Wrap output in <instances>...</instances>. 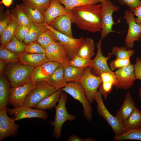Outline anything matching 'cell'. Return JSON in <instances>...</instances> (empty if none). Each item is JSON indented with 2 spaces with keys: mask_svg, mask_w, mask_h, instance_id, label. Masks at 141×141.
Here are the masks:
<instances>
[{
  "mask_svg": "<svg viewBox=\"0 0 141 141\" xmlns=\"http://www.w3.org/2000/svg\"><path fill=\"white\" fill-rule=\"evenodd\" d=\"M61 64L58 62L49 61L34 68L31 74L30 80L33 83L38 82H46Z\"/></svg>",
  "mask_w": 141,
  "mask_h": 141,
  "instance_id": "14",
  "label": "cell"
},
{
  "mask_svg": "<svg viewBox=\"0 0 141 141\" xmlns=\"http://www.w3.org/2000/svg\"><path fill=\"white\" fill-rule=\"evenodd\" d=\"M91 69L90 67L86 68L79 81L84 89L87 99L91 104L93 102L97 88L102 82L100 76H96L91 73Z\"/></svg>",
  "mask_w": 141,
  "mask_h": 141,
  "instance_id": "7",
  "label": "cell"
},
{
  "mask_svg": "<svg viewBox=\"0 0 141 141\" xmlns=\"http://www.w3.org/2000/svg\"><path fill=\"white\" fill-rule=\"evenodd\" d=\"M131 64L130 58L120 59L116 58L110 62V66L112 70L126 67Z\"/></svg>",
  "mask_w": 141,
  "mask_h": 141,
  "instance_id": "41",
  "label": "cell"
},
{
  "mask_svg": "<svg viewBox=\"0 0 141 141\" xmlns=\"http://www.w3.org/2000/svg\"><path fill=\"white\" fill-rule=\"evenodd\" d=\"M113 139L116 141L124 140H141V126L127 130L117 136H115Z\"/></svg>",
  "mask_w": 141,
  "mask_h": 141,
  "instance_id": "31",
  "label": "cell"
},
{
  "mask_svg": "<svg viewBox=\"0 0 141 141\" xmlns=\"http://www.w3.org/2000/svg\"><path fill=\"white\" fill-rule=\"evenodd\" d=\"M114 73L116 81L114 86L117 89L125 90L129 89L132 86L136 79L134 66L132 64L118 69Z\"/></svg>",
  "mask_w": 141,
  "mask_h": 141,
  "instance_id": "13",
  "label": "cell"
},
{
  "mask_svg": "<svg viewBox=\"0 0 141 141\" xmlns=\"http://www.w3.org/2000/svg\"><path fill=\"white\" fill-rule=\"evenodd\" d=\"M32 108L24 105L13 108H6L7 113L15 121L27 118H38L44 120L48 118L47 112L44 110Z\"/></svg>",
  "mask_w": 141,
  "mask_h": 141,
  "instance_id": "10",
  "label": "cell"
},
{
  "mask_svg": "<svg viewBox=\"0 0 141 141\" xmlns=\"http://www.w3.org/2000/svg\"><path fill=\"white\" fill-rule=\"evenodd\" d=\"M139 95L140 98L141 99V87H140L139 88Z\"/></svg>",
  "mask_w": 141,
  "mask_h": 141,
  "instance_id": "54",
  "label": "cell"
},
{
  "mask_svg": "<svg viewBox=\"0 0 141 141\" xmlns=\"http://www.w3.org/2000/svg\"><path fill=\"white\" fill-rule=\"evenodd\" d=\"M67 99L66 94L62 91L58 104L55 107V120L49 122L51 126L54 127L52 134L54 137L57 139L60 138L61 137V130L64 123L67 121L74 120L76 118V116L70 114L67 110L66 103Z\"/></svg>",
  "mask_w": 141,
  "mask_h": 141,
  "instance_id": "3",
  "label": "cell"
},
{
  "mask_svg": "<svg viewBox=\"0 0 141 141\" xmlns=\"http://www.w3.org/2000/svg\"><path fill=\"white\" fill-rule=\"evenodd\" d=\"M26 45L14 36L9 42L3 45L7 49L19 54L25 51Z\"/></svg>",
  "mask_w": 141,
  "mask_h": 141,
  "instance_id": "35",
  "label": "cell"
},
{
  "mask_svg": "<svg viewBox=\"0 0 141 141\" xmlns=\"http://www.w3.org/2000/svg\"><path fill=\"white\" fill-rule=\"evenodd\" d=\"M12 10L14 13L19 25L30 27L31 26L32 22L19 5L13 8Z\"/></svg>",
  "mask_w": 141,
  "mask_h": 141,
  "instance_id": "37",
  "label": "cell"
},
{
  "mask_svg": "<svg viewBox=\"0 0 141 141\" xmlns=\"http://www.w3.org/2000/svg\"><path fill=\"white\" fill-rule=\"evenodd\" d=\"M136 107L131 93L128 91L126 93L124 102L115 116L122 124L130 116Z\"/></svg>",
  "mask_w": 141,
  "mask_h": 141,
  "instance_id": "21",
  "label": "cell"
},
{
  "mask_svg": "<svg viewBox=\"0 0 141 141\" xmlns=\"http://www.w3.org/2000/svg\"><path fill=\"white\" fill-rule=\"evenodd\" d=\"M47 28L55 34L58 40V43L62 45L68 53L70 60L77 54L84 40L83 37L74 38L59 32L49 25L46 24Z\"/></svg>",
  "mask_w": 141,
  "mask_h": 141,
  "instance_id": "8",
  "label": "cell"
},
{
  "mask_svg": "<svg viewBox=\"0 0 141 141\" xmlns=\"http://www.w3.org/2000/svg\"><path fill=\"white\" fill-rule=\"evenodd\" d=\"M7 108L0 111V141L5 138L18 135L19 125L13 118H10L7 111Z\"/></svg>",
  "mask_w": 141,
  "mask_h": 141,
  "instance_id": "12",
  "label": "cell"
},
{
  "mask_svg": "<svg viewBox=\"0 0 141 141\" xmlns=\"http://www.w3.org/2000/svg\"><path fill=\"white\" fill-rule=\"evenodd\" d=\"M68 64L80 68H86L88 67L92 68L93 66L92 60L90 59L83 58L76 55L69 61Z\"/></svg>",
  "mask_w": 141,
  "mask_h": 141,
  "instance_id": "39",
  "label": "cell"
},
{
  "mask_svg": "<svg viewBox=\"0 0 141 141\" xmlns=\"http://www.w3.org/2000/svg\"><path fill=\"white\" fill-rule=\"evenodd\" d=\"M101 10L102 25L101 38H104L110 33L116 32L112 29L113 25L115 24L112 17L113 13L118 11L120 7L113 4L110 0H107L102 4Z\"/></svg>",
  "mask_w": 141,
  "mask_h": 141,
  "instance_id": "9",
  "label": "cell"
},
{
  "mask_svg": "<svg viewBox=\"0 0 141 141\" xmlns=\"http://www.w3.org/2000/svg\"><path fill=\"white\" fill-rule=\"evenodd\" d=\"M123 18L128 26L127 33L125 39V46L129 48H133L136 41L140 40L141 35V24L137 23L133 12L127 10L125 11Z\"/></svg>",
  "mask_w": 141,
  "mask_h": 141,
  "instance_id": "11",
  "label": "cell"
},
{
  "mask_svg": "<svg viewBox=\"0 0 141 141\" xmlns=\"http://www.w3.org/2000/svg\"><path fill=\"white\" fill-rule=\"evenodd\" d=\"M118 1L120 5L128 6L130 11L132 12L141 5V0H118Z\"/></svg>",
  "mask_w": 141,
  "mask_h": 141,
  "instance_id": "44",
  "label": "cell"
},
{
  "mask_svg": "<svg viewBox=\"0 0 141 141\" xmlns=\"http://www.w3.org/2000/svg\"><path fill=\"white\" fill-rule=\"evenodd\" d=\"M61 91V89L57 90L40 101L34 108L43 110L52 109L56 105L57 103L59 102Z\"/></svg>",
  "mask_w": 141,
  "mask_h": 141,
  "instance_id": "25",
  "label": "cell"
},
{
  "mask_svg": "<svg viewBox=\"0 0 141 141\" xmlns=\"http://www.w3.org/2000/svg\"><path fill=\"white\" fill-rule=\"evenodd\" d=\"M10 20L8 26L0 35V44L4 45L9 42L13 37L19 24L15 15L11 10Z\"/></svg>",
  "mask_w": 141,
  "mask_h": 141,
  "instance_id": "22",
  "label": "cell"
},
{
  "mask_svg": "<svg viewBox=\"0 0 141 141\" xmlns=\"http://www.w3.org/2000/svg\"><path fill=\"white\" fill-rule=\"evenodd\" d=\"M102 39L101 38L97 44V53L94 58L92 60L93 66L91 69L98 76H100L102 73L105 72H109L115 75L114 72L110 69L107 63V60L111 58L113 54L112 53L109 52L107 57L103 56L101 48Z\"/></svg>",
  "mask_w": 141,
  "mask_h": 141,
  "instance_id": "17",
  "label": "cell"
},
{
  "mask_svg": "<svg viewBox=\"0 0 141 141\" xmlns=\"http://www.w3.org/2000/svg\"><path fill=\"white\" fill-rule=\"evenodd\" d=\"M45 49V54L49 61L59 62L63 67L68 64L70 60L69 54L58 42H53Z\"/></svg>",
  "mask_w": 141,
  "mask_h": 141,
  "instance_id": "15",
  "label": "cell"
},
{
  "mask_svg": "<svg viewBox=\"0 0 141 141\" xmlns=\"http://www.w3.org/2000/svg\"><path fill=\"white\" fill-rule=\"evenodd\" d=\"M30 27L19 25L14 36L20 41L24 42L29 33Z\"/></svg>",
  "mask_w": 141,
  "mask_h": 141,
  "instance_id": "43",
  "label": "cell"
},
{
  "mask_svg": "<svg viewBox=\"0 0 141 141\" xmlns=\"http://www.w3.org/2000/svg\"><path fill=\"white\" fill-rule=\"evenodd\" d=\"M67 10L70 11L73 8L83 6L97 4V0H58Z\"/></svg>",
  "mask_w": 141,
  "mask_h": 141,
  "instance_id": "32",
  "label": "cell"
},
{
  "mask_svg": "<svg viewBox=\"0 0 141 141\" xmlns=\"http://www.w3.org/2000/svg\"><path fill=\"white\" fill-rule=\"evenodd\" d=\"M140 87H141V85Z\"/></svg>",
  "mask_w": 141,
  "mask_h": 141,
  "instance_id": "58",
  "label": "cell"
},
{
  "mask_svg": "<svg viewBox=\"0 0 141 141\" xmlns=\"http://www.w3.org/2000/svg\"><path fill=\"white\" fill-rule=\"evenodd\" d=\"M34 68L18 62L8 64L3 74L8 77L11 87H15L23 85L29 81Z\"/></svg>",
  "mask_w": 141,
  "mask_h": 141,
  "instance_id": "2",
  "label": "cell"
},
{
  "mask_svg": "<svg viewBox=\"0 0 141 141\" xmlns=\"http://www.w3.org/2000/svg\"><path fill=\"white\" fill-rule=\"evenodd\" d=\"M25 52L30 54H45V49L36 41L27 45Z\"/></svg>",
  "mask_w": 141,
  "mask_h": 141,
  "instance_id": "40",
  "label": "cell"
},
{
  "mask_svg": "<svg viewBox=\"0 0 141 141\" xmlns=\"http://www.w3.org/2000/svg\"><path fill=\"white\" fill-rule=\"evenodd\" d=\"M102 80V83H111L113 84L114 86L116 81V78L115 75L108 72L102 73L100 75Z\"/></svg>",
  "mask_w": 141,
  "mask_h": 141,
  "instance_id": "46",
  "label": "cell"
},
{
  "mask_svg": "<svg viewBox=\"0 0 141 141\" xmlns=\"http://www.w3.org/2000/svg\"><path fill=\"white\" fill-rule=\"evenodd\" d=\"M140 40L141 41V35L140 37Z\"/></svg>",
  "mask_w": 141,
  "mask_h": 141,
  "instance_id": "55",
  "label": "cell"
},
{
  "mask_svg": "<svg viewBox=\"0 0 141 141\" xmlns=\"http://www.w3.org/2000/svg\"><path fill=\"white\" fill-rule=\"evenodd\" d=\"M56 90L64 87L67 84L64 77V67L62 64L55 69L46 82Z\"/></svg>",
  "mask_w": 141,
  "mask_h": 141,
  "instance_id": "23",
  "label": "cell"
},
{
  "mask_svg": "<svg viewBox=\"0 0 141 141\" xmlns=\"http://www.w3.org/2000/svg\"><path fill=\"white\" fill-rule=\"evenodd\" d=\"M10 84L3 74L0 75V111L6 108L11 93Z\"/></svg>",
  "mask_w": 141,
  "mask_h": 141,
  "instance_id": "24",
  "label": "cell"
},
{
  "mask_svg": "<svg viewBox=\"0 0 141 141\" xmlns=\"http://www.w3.org/2000/svg\"><path fill=\"white\" fill-rule=\"evenodd\" d=\"M100 3L75 7L70 11L72 23L81 30L92 33L101 31L102 29Z\"/></svg>",
  "mask_w": 141,
  "mask_h": 141,
  "instance_id": "1",
  "label": "cell"
},
{
  "mask_svg": "<svg viewBox=\"0 0 141 141\" xmlns=\"http://www.w3.org/2000/svg\"></svg>",
  "mask_w": 141,
  "mask_h": 141,
  "instance_id": "57",
  "label": "cell"
},
{
  "mask_svg": "<svg viewBox=\"0 0 141 141\" xmlns=\"http://www.w3.org/2000/svg\"><path fill=\"white\" fill-rule=\"evenodd\" d=\"M20 62L34 68L49 61L45 54H30L24 51L19 54Z\"/></svg>",
  "mask_w": 141,
  "mask_h": 141,
  "instance_id": "20",
  "label": "cell"
},
{
  "mask_svg": "<svg viewBox=\"0 0 141 141\" xmlns=\"http://www.w3.org/2000/svg\"><path fill=\"white\" fill-rule=\"evenodd\" d=\"M70 11L61 5L58 0H52L50 5L43 13L44 22L49 24L56 17L63 15H68L71 17Z\"/></svg>",
  "mask_w": 141,
  "mask_h": 141,
  "instance_id": "18",
  "label": "cell"
},
{
  "mask_svg": "<svg viewBox=\"0 0 141 141\" xmlns=\"http://www.w3.org/2000/svg\"><path fill=\"white\" fill-rule=\"evenodd\" d=\"M63 67L64 78L68 83L79 82L86 68H80L69 64Z\"/></svg>",
  "mask_w": 141,
  "mask_h": 141,
  "instance_id": "26",
  "label": "cell"
},
{
  "mask_svg": "<svg viewBox=\"0 0 141 141\" xmlns=\"http://www.w3.org/2000/svg\"><path fill=\"white\" fill-rule=\"evenodd\" d=\"M134 72L136 79L141 80V59L137 57L134 65Z\"/></svg>",
  "mask_w": 141,
  "mask_h": 141,
  "instance_id": "47",
  "label": "cell"
},
{
  "mask_svg": "<svg viewBox=\"0 0 141 141\" xmlns=\"http://www.w3.org/2000/svg\"><path fill=\"white\" fill-rule=\"evenodd\" d=\"M102 94L98 90L94 97L96 101L97 111L99 114L102 117L111 128L115 136L119 135L126 131L122 124L115 116L109 112L103 102Z\"/></svg>",
  "mask_w": 141,
  "mask_h": 141,
  "instance_id": "6",
  "label": "cell"
},
{
  "mask_svg": "<svg viewBox=\"0 0 141 141\" xmlns=\"http://www.w3.org/2000/svg\"><path fill=\"white\" fill-rule=\"evenodd\" d=\"M113 86V83L108 82L102 83V84H100L99 86V91L103 96L105 100L106 99L108 94L110 93Z\"/></svg>",
  "mask_w": 141,
  "mask_h": 141,
  "instance_id": "45",
  "label": "cell"
},
{
  "mask_svg": "<svg viewBox=\"0 0 141 141\" xmlns=\"http://www.w3.org/2000/svg\"><path fill=\"white\" fill-rule=\"evenodd\" d=\"M11 12L7 10L0 16V35L2 33L10 22L11 17Z\"/></svg>",
  "mask_w": 141,
  "mask_h": 141,
  "instance_id": "42",
  "label": "cell"
},
{
  "mask_svg": "<svg viewBox=\"0 0 141 141\" xmlns=\"http://www.w3.org/2000/svg\"><path fill=\"white\" fill-rule=\"evenodd\" d=\"M57 90L46 82L33 83L32 89L26 96L23 105L34 108L40 101Z\"/></svg>",
  "mask_w": 141,
  "mask_h": 141,
  "instance_id": "5",
  "label": "cell"
},
{
  "mask_svg": "<svg viewBox=\"0 0 141 141\" xmlns=\"http://www.w3.org/2000/svg\"><path fill=\"white\" fill-rule=\"evenodd\" d=\"M128 48L125 46L120 47L114 46L112 48V53L116 58L120 59L130 58L134 54L135 51L134 50L127 49Z\"/></svg>",
  "mask_w": 141,
  "mask_h": 141,
  "instance_id": "36",
  "label": "cell"
},
{
  "mask_svg": "<svg viewBox=\"0 0 141 141\" xmlns=\"http://www.w3.org/2000/svg\"><path fill=\"white\" fill-rule=\"evenodd\" d=\"M93 139L91 138H87L84 139V141H95Z\"/></svg>",
  "mask_w": 141,
  "mask_h": 141,
  "instance_id": "52",
  "label": "cell"
},
{
  "mask_svg": "<svg viewBox=\"0 0 141 141\" xmlns=\"http://www.w3.org/2000/svg\"><path fill=\"white\" fill-rule=\"evenodd\" d=\"M20 0L22 1V0Z\"/></svg>",
  "mask_w": 141,
  "mask_h": 141,
  "instance_id": "56",
  "label": "cell"
},
{
  "mask_svg": "<svg viewBox=\"0 0 141 141\" xmlns=\"http://www.w3.org/2000/svg\"><path fill=\"white\" fill-rule=\"evenodd\" d=\"M71 95L74 100L79 101L83 107L84 114L85 118L90 121L92 119L93 110L91 103L87 99L84 89L79 82L68 83L64 87L61 89Z\"/></svg>",
  "mask_w": 141,
  "mask_h": 141,
  "instance_id": "4",
  "label": "cell"
},
{
  "mask_svg": "<svg viewBox=\"0 0 141 141\" xmlns=\"http://www.w3.org/2000/svg\"><path fill=\"white\" fill-rule=\"evenodd\" d=\"M33 84L30 80L23 85L11 87L8 103L14 108L23 105L26 96L32 89Z\"/></svg>",
  "mask_w": 141,
  "mask_h": 141,
  "instance_id": "16",
  "label": "cell"
},
{
  "mask_svg": "<svg viewBox=\"0 0 141 141\" xmlns=\"http://www.w3.org/2000/svg\"><path fill=\"white\" fill-rule=\"evenodd\" d=\"M13 0H2L0 2V4H2L5 6L9 7L13 4Z\"/></svg>",
  "mask_w": 141,
  "mask_h": 141,
  "instance_id": "50",
  "label": "cell"
},
{
  "mask_svg": "<svg viewBox=\"0 0 141 141\" xmlns=\"http://www.w3.org/2000/svg\"><path fill=\"white\" fill-rule=\"evenodd\" d=\"M48 29L45 24L44 22L38 23L32 22L29 33L24 39V42L27 45L36 41L39 36Z\"/></svg>",
  "mask_w": 141,
  "mask_h": 141,
  "instance_id": "28",
  "label": "cell"
},
{
  "mask_svg": "<svg viewBox=\"0 0 141 141\" xmlns=\"http://www.w3.org/2000/svg\"><path fill=\"white\" fill-rule=\"evenodd\" d=\"M67 140L68 141H84V139L75 134H73L69 136Z\"/></svg>",
  "mask_w": 141,
  "mask_h": 141,
  "instance_id": "49",
  "label": "cell"
},
{
  "mask_svg": "<svg viewBox=\"0 0 141 141\" xmlns=\"http://www.w3.org/2000/svg\"><path fill=\"white\" fill-rule=\"evenodd\" d=\"M95 48L93 40L87 37L84 39L77 55L83 58L91 59L95 55Z\"/></svg>",
  "mask_w": 141,
  "mask_h": 141,
  "instance_id": "29",
  "label": "cell"
},
{
  "mask_svg": "<svg viewBox=\"0 0 141 141\" xmlns=\"http://www.w3.org/2000/svg\"><path fill=\"white\" fill-rule=\"evenodd\" d=\"M72 23L70 16L63 15L56 17L48 25L58 32L68 36L73 37L71 28Z\"/></svg>",
  "mask_w": 141,
  "mask_h": 141,
  "instance_id": "19",
  "label": "cell"
},
{
  "mask_svg": "<svg viewBox=\"0 0 141 141\" xmlns=\"http://www.w3.org/2000/svg\"><path fill=\"white\" fill-rule=\"evenodd\" d=\"M133 12L134 15L137 17L135 18L136 22L138 24H141V5L137 8Z\"/></svg>",
  "mask_w": 141,
  "mask_h": 141,
  "instance_id": "48",
  "label": "cell"
},
{
  "mask_svg": "<svg viewBox=\"0 0 141 141\" xmlns=\"http://www.w3.org/2000/svg\"><path fill=\"white\" fill-rule=\"evenodd\" d=\"M8 64L0 60V74H3L4 70Z\"/></svg>",
  "mask_w": 141,
  "mask_h": 141,
  "instance_id": "51",
  "label": "cell"
},
{
  "mask_svg": "<svg viewBox=\"0 0 141 141\" xmlns=\"http://www.w3.org/2000/svg\"><path fill=\"white\" fill-rule=\"evenodd\" d=\"M19 5L32 22L38 23L44 22L43 13L39 10L23 3Z\"/></svg>",
  "mask_w": 141,
  "mask_h": 141,
  "instance_id": "27",
  "label": "cell"
},
{
  "mask_svg": "<svg viewBox=\"0 0 141 141\" xmlns=\"http://www.w3.org/2000/svg\"><path fill=\"white\" fill-rule=\"evenodd\" d=\"M126 130L141 126V111L136 107L130 116L122 123Z\"/></svg>",
  "mask_w": 141,
  "mask_h": 141,
  "instance_id": "30",
  "label": "cell"
},
{
  "mask_svg": "<svg viewBox=\"0 0 141 141\" xmlns=\"http://www.w3.org/2000/svg\"><path fill=\"white\" fill-rule=\"evenodd\" d=\"M37 41L45 49L53 42H58V40L54 33L48 29L39 36Z\"/></svg>",
  "mask_w": 141,
  "mask_h": 141,
  "instance_id": "34",
  "label": "cell"
},
{
  "mask_svg": "<svg viewBox=\"0 0 141 141\" xmlns=\"http://www.w3.org/2000/svg\"><path fill=\"white\" fill-rule=\"evenodd\" d=\"M52 0H22L23 3L35 8L43 13L50 5Z\"/></svg>",
  "mask_w": 141,
  "mask_h": 141,
  "instance_id": "38",
  "label": "cell"
},
{
  "mask_svg": "<svg viewBox=\"0 0 141 141\" xmlns=\"http://www.w3.org/2000/svg\"><path fill=\"white\" fill-rule=\"evenodd\" d=\"M99 2H100V3H101L102 4H103L105 3L107 1V0H97Z\"/></svg>",
  "mask_w": 141,
  "mask_h": 141,
  "instance_id": "53",
  "label": "cell"
},
{
  "mask_svg": "<svg viewBox=\"0 0 141 141\" xmlns=\"http://www.w3.org/2000/svg\"><path fill=\"white\" fill-rule=\"evenodd\" d=\"M0 60L7 64L20 62L19 54L9 50L2 45L0 46Z\"/></svg>",
  "mask_w": 141,
  "mask_h": 141,
  "instance_id": "33",
  "label": "cell"
}]
</instances>
